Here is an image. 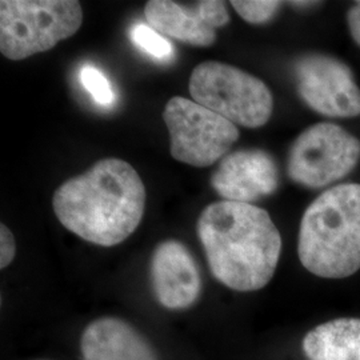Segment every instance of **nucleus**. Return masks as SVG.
<instances>
[{"label":"nucleus","mask_w":360,"mask_h":360,"mask_svg":"<svg viewBox=\"0 0 360 360\" xmlns=\"http://www.w3.org/2000/svg\"><path fill=\"white\" fill-rule=\"evenodd\" d=\"M131 40L139 50L158 60H168L174 55L172 46L167 39L148 25L141 23L132 27Z\"/></svg>","instance_id":"nucleus-14"},{"label":"nucleus","mask_w":360,"mask_h":360,"mask_svg":"<svg viewBox=\"0 0 360 360\" xmlns=\"http://www.w3.org/2000/svg\"><path fill=\"white\" fill-rule=\"evenodd\" d=\"M347 20L351 37L360 46V1H356L355 6L348 10Z\"/></svg>","instance_id":"nucleus-18"},{"label":"nucleus","mask_w":360,"mask_h":360,"mask_svg":"<svg viewBox=\"0 0 360 360\" xmlns=\"http://www.w3.org/2000/svg\"><path fill=\"white\" fill-rule=\"evenodd\" d=\"M79 80L95 103L103 107H110L115 103V91L110 80L96 67L83 65L79 72Z\"/></svg>","instance_id":"nucleus-15"},{"label":"nucleus","mask_w":360,"mask_h":360,"mask_svg":"<svg viewBox=\"0 0 360 360\" xmlns=\"http://www.w3.org/2000/svg\"><path fill=\"white\" fill-rule=\"evenodd\" d=\"M211 186L229 202L251 205L279 187V169L274 158L259 148L226 155L211 176Z\"/></svg>","instance_id":"nucleus-10"},{"label":"nucleus","mask_w":360,"mask_h":360,"mask_svg":"<svg viewBox=\"0 0 360 360\" xmlns=\"http://www.w3.org/2000/svg\"><path fill=\"white\" fill-rule=\"evenodd\" d=\"M52 207L68 231L94 245L112 247L141 224L146 188L129 163L105 158L58 187Z\"/></svg>","instance_id":"nucleus-1"},{"label":"nucleus","mask_w":360,"mask_h":360,"mask_svg":"<svg viewBox=\"0 0 360 360\" xmlns=\"http://www.w3.org/2000/svg\"><path fill=\"white\" fill-rule=\"evenodd\" d=\"M282 1L274 0H232L231 6L245 22L251 25H264L279 11Z\"/></svg>","instance_id":"nucleus-16"},{"label":"nucleus","mask_w":360,"mask_h":360,"mask_svg":"<svg viewBox=\"0 0 360 360\" xmlns=\"http://www.w3.org/2000/svg\"><path fill=\"white\" fill-rule=\"evenodd\" d=\"M296 89L309 108L328 117L360 115V89L347 65L322 53H307L294 63Z\"/></svg>","instance_id":"nucleus-8"},{"label":"nucleus","mask_w":360,"mask_h":360,"mask_svg":"<svg viewBox=\"0 0 360 360\" xmlns=\"http://www.w3.org/2000/svg\"><path fill=\"white\" fill-rule=\"evenodd\" d=\"M80 351L84 360H158L148 340L117 318L91 323L82 335Z\"/></svg>","instance_id":"nucleus-12"},{"label":"nucleus","mask_w":360,"mask_h":360,"mask_svg":"<svg viewBox=\"0 0 360 360\" xmlns=\"http://www.w3.org/2000/svg\"><path fill=\"white\" fill-rule=\"evenodd\" d=\"M360 160V141L334 123L303 131L291 146L287 172L307 188H322L343 179Z\"/></svg>","instance_id":"nucleus-7"},{"label":"nucleus","mask_w":360,"mask_h":360,"mask_svg":"<svg viewBox=\"0 0 360 360\" xmlns=\"http://www.w3.org/2000/svg\"><path fill=\"white\" fill-rule=\"evenodd\" d=\"M144 18L159 34L196 47H210L217 40V30L229 25L230 13L224 1L203 0L184 7L169 0H151Z\"/></svg>","instance_id":"nucleus-9"},{"label":"nucleus","mask_w":360,"mask_h":360,"mask_svg":"<svg viewBox=\"0 0 360 360\" xmlns=\"http://www.w3.org/2000/svg\"><path fill=\"white\" fill-rule=\"evenodd\" d=\"M82 23L83 10L75 0H1L0 51L23 60L71 38Z\"/></svg>","instance_id":"nucleus-4"},{"label":"nucleus","mask_w":360,"mask_h":360,"mask_svg":"<svg viewBox=\"0 0 360 360\" xmlns=\"http://www.w3.org/2000/svg\"><path fill=\"white\" fill-rule=\"evenodd\" d=\"M196 230L210 270L220 283L240 292L270 283L282 252V236L266 210L215 202L203 210Z\"/></svg>","instance_id":"nucleus-2"},{"label":"nucleus","mask_w":360,"mask_h":360,"mask_svg":"<svg viewBox=\"0 0 360 360\" xmlns=\"http://www.w3.org/2000/svg\"><path fill=\"white\" fill-rule=\"evenodd\" d=\"M163 119L172 158L193 167L212 166L239 139V129L230 120L186 98L169 99Z\"/></svg>","instance_id":"nucleus-6"},{"label":"nucleus","mask_w":360,"mask_h":360,"mask_svg":"<svg viewBox=\"0 0 360 360\" xmlns=\"http://www.w3.org/2000/svg\"><path fill=\"white\" fill-rule=\"evenodd\" d=\"M291 4H292L294 7H303V8H306V7L314 6V4H316V3H315V1H291Z\"/></svg>","instance_id":"nucleus-19"},{"label":"nucleus","mask_w":360,"mask_h":360,"mask_svg":"<svg viewBox=\"0 0 360 360\" xmlns=\"http://www.w3.org/2000/svg\"><path fill=\"white\" fill-rule=\"evenodd\" d=\"M297 255L306 270L326 279H343L360 270V184L335 186L307 207Z\"/></svg>","instance_id":"nucleus-3"},{"label":"nucleus","mask_w":360,"mask_h":360,"mask_svg":"<svg viewBox=\"0 0 360 360\" xmlns=\"http://www.w3.org/2000/svg\"><path fill=\"white\" fill-rule=\"evenodd\" d=\"M193 102L247 129L264 126L272 115L274 99L266 83L220 62H203L190 77Z\"/></svg>","instance_id":"nucleus-5"},{"label":"nucleus","mask_w":360,"mask_h":360,"mask_svg":"<svg viewBox=\"0 0 360 360\" xmlns=\"http://www.w3.org/2000/svg\"><path fill=\"white\" fill-rule=\"evenodd\" d=\"M151 281L158 302L168 309H186L199 299L202 278L190 250L178 240L155 248Z\"/></svg>","instance_id":"nucleus-11"},{"label":"nucleus","mask_w":360,"mask_h":360,"mask_svg":"<svg viewBox=\"0 0 360 360\" xmlns=\"http://www.w3.org/2000/svg\"><path fill=\"white\" fill-rule=\"evenodd\" d=\"M307 360H360V319L339 318L312 328L303 339Z\"/></svg>","instance_id":"nucleus-13"},{"label":"nucleus","mask_w":360,"mask_h":360,"mask_svg":"<svg viewBox=\"0 0 360 360\" xmlns=\"http://www.w3.org/2000/svg\"><path fill=\"white\" fill-rule=\"evenodd\" d=\"M16 254V245L13 232L4 224L0 226V269H6L11 264Z\"/></svg>","instance_id":"nucleus-17"}]
</instances>
